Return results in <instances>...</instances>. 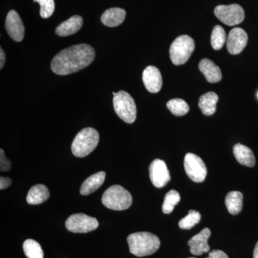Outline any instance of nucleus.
<instances>
[{"label": "nucleus", "mask_w": 258, "mask_h": 258, "mask_svg": "<svg viewBox=\"0 0 258 258\" xmlns=\"http://www.w3.org/2000/svg\"><path fill=\"white\" fill-rule=\"evenodd\" d=\"M96 52L88 44H79L61 50L52 59V72L60 76L74 74L86 69L94 60Z\"/></svg>", "instance_id": "nucleus-1"}, {"label": "nucleus", "mask_w": 258, "mask_h": 258, "mask_svg": "<svg viewBox=\"0 0 258 258\" xmlns=\"http://www.w3.org/2000/svg\"><path fill=\"white\" fill-rule=\"evenodd\" d=\"M127 241L131 253L137 257H144L155 253L161 244L160 240L157 235L148 232L131 234Z\"/></svg>", "instance_id": "nucleus-2"}, {"label": "nucleus", "mask_w": 258, "mask_h": 258, "mask_svg": "<svg viewBox=\"0 0 258 258\" xmlns=\"http://www.w3.org/2000/svg\"><path fill=\"white\" fill-rule=\"evenodd\" d=\"M99 142V134L96 129L86 128L75 137L71 150L76 157L82 158L89 155Z\"/></svg>", "instance_id": "nucleus-3"}, {"label": "nucleus", "mask_w": 258, "mask_h": 258, "mask_svg": "<svg viewBox=\"0 0 258 258\" xmlns=\"http://www.w3.org/2000/svg\"><path fill=\"white\" fill-rule=\"evenodd\" d=\"M102 203L107 208L115 211L127 210L132 206V195L123 186L113 185L103 193Z\"/></svg>", "instance_id": "nucleus-4"}, {"label": "nucleus", "mask_w": 258, "mask_h": 258, "mask_svg": "<svg viewBox=\"0 0 258 258\" xmlns=\"http://www.w3.org/2000/svg\"><path fill=\"white\" fill-rule=\"evenodd\" d=\"M113 107L120 119L127 123H132L137 118V106L134 98L124 91L116 93L113 96Z\"/></svg>", "instance_id": "nucleus-5"}, {"label": "nucleus", "mask_w": 258, "mask_h": 258, "mask_svg": "<svg viewBox=\"0 0 258 258\" xmlns=\"http://www.w3.org/2000/svg\"><path fill=\"white\" fill-rule=\"evenodd\" d=\"M195 41L191 37L184 35L178 37L172 42L169 50L171 62L176 66L187 62L195 50Z\"/></svg>", "instance_id": "nucleus-6"}, {"label": "nucleus", "mask_w": 258, "mask_h": 258, "mask_svg": "<svg viewBox=\"0 0 258 258\" xmlns=\"http://www.w3.org/2000/svg\"><path fill=\"white\" fill-rule=\"evenodd\" d=\"M185 171L189 179L196 183L205 181L208 174V169L205 162L199 156L192 153H188L184 157Z\"/></svg>", "instance_id": "nucleus-7"}, {"label": "nucleus", "mask_w": 258, "mask_h": 258, "mask_svg": "<svg viewBox=\"0 0 258 258\" xmlns=\"http://www.w3.org/2000/svg\"><path fill=\"white\" fill-rule=\"evenodd\" d=\"M98 220L95 217L85 214H74L70 216L66 222V227L74 233H87L98 228Z\"/></svg>", "instance_id": "nucleus-8"}, {"label": "nucleus", "mask_w": 258, "mask_h": 258, "mask_svg": "<svg viewBox=\"0 0 258 258\" xmlns=\"http://www.w3.org/2000/svg\"><path fill=\"white\" fill-rule=\"evenodd\" d=\"M215 16L228 26H235L243 21L244 12L240 5H219L215 9Z\"/></svg>", "instance_id": "nucleus-9"}, {"label": "nucleus", "mask_w": 258, "mask_h": 258, "mask_svg": "<svg viewBox=\"0 0 258 258\" xmlns=\"http://www.w3.org/2000/svg\"><path fill=\"white\" fill-rule=\"evenodd\" d=\"M149 176L152 184L157 188H162L171 180L170 173L164 161L154 159L149 166Z\"/></svg>", "instance_id": "nucleus-10"}, {"label": "nucleus", "mask_w": 258, "mask_h": 258, "mask_svg": "<svg viewBox=\"0 0 258 258\" xmlns=\"http://www.w3.org/2000/svg\"><path fill=\"white\" fill-rule=\"evenodd\" d=\"M247 34L243 29L235 28L229 33L227 40V49L232 55H237L244 50L247 43Z\"/></svg>", "instance_id": "nucleus-11"}, {"label": "nucleus", "mask_w": 258, "mask_h": 258, "mask_svg": "<svg viewBox=\"0 0 258 258\" xmlns=\"http://www.w3.org/2000/svg\"><path fill=\"white\" fill-rule=\"evenodd\" d=\"M5 28L8 35L16 42H21L25 36V27L20 15L15 10H11L7 16Z\"/></svg>", "instance_id": "nucleus-12"}, {"label": "nucleus", "mask_w": 258, "mask_h": 258, "mask_svg": "<svg viewBox=\"0 0 258 258\" xmlns=\"http://www.w3.org/2000/svg\"><path fill=\"white\" fill-rule=\"evenodd\" d=\"M211 235V231L206 227L204 228L198 235L194 236L188 242L190 247V252L194 255H202L210 251L208 239Z\"/></svg>", "instance_id": "nucleus-13"}, {"label": "nucleus", "mask_w": 258, "mask_h": 258, "mask_svg": "<svg viewBox=\"0 0 258 258\" xmlns=\"http://www.w3.org/2000/svg\"><path fill=\"white\" fill-rule=\"evenodd\" d=\"M142 80L145 88L149 92H159L162 87V77L159 70L154 66H148L144 70Z\"/></svg>", "instance_id": "nucleus-14"}, {"label": "nucleus", "mask_w": 258, "mask_h": 258, "mask_svg": "<svg viewBox=\"0 0 258 258\" xmlns=\"http://www.w3.org/2000/svg\"><path fill=\"white\" fill-rule=\"evenodd\" d=\"M83 23V18L79 15H74L69 20L59 25L55 30L56 35L60 37H67L74 35L79 31Z\"/></svg>", "instance_id": "nucleus-15"}, {"label": "nucleus", "mask_w": 258, "mask_h": 258, "mask_svg": "<svg viewBox=\"0 0 258 258\" xmlns=\"http://www.w3.org/2000/svg\"><path fill=\"white\" fill-rule=\"evenodd\" d=\"M199 69L211 83L220 82L222 79L221 70L210 59L205 58L200 61Z\"/></svg>", "instance_id": "nucleus-16"}, {"label": "nucleus", "mask_w": 258, "mask_h": 258, "mask_svg": "<svg viewBox=\"0 0 258 258\" xmlns=\"http://www.w3.org/2000/svg\"><path fill=\"white\" fill-rule=\"evenodd\" d=\"M125 11L121 8H113L106 10L101 16L103 25L109 28H114L123 23L125 18Z\"/></svg>", "instance_id": "nucleus-17"}, {"label": "nucleus", "mask_w": 258, "mask_h": 258, "mask_svg": "<svg viewBox=\"0 0 258 258\" xmlns=\"http://www.w3.org/2000/svg\"><path fill=\"white\" fill-rule=\"evenodd\" d=\"M106 179V173L104 171H99L93 174L85 180L81 185L80 193L81 195L87 196L96 191L98 188L101 187Z\"/></svg>", "instance_id": "nucleus-18"}, {"label": "nucleus", "mask_w": 258, "mask_h": 258, "mask_svg": "<svg viewBox=\"0 0 258 258\" xmlns=\"http://www.w3.org/2000/svg\"><path fill=\"white\" fill-rule=\"evenodd\" d=\"M234 155L242 165L253 167L255 165V158L249 148L241 144H237L233 147Z\"/></svg>", "instance_id": "nucleus-19"}, {"label": "nucleus", "mask_w": 258, "mask_h": 258, "mask_svg": "<svg viewBox=\"0 0 258 258\" xmlns=\"http://www.w3.org/2000/svg\"><path fill=\"white\" fill-rule=\"evenodd\" d=\"M50 198V192L46 186L37 184L30 189L27 197V202L32 205H40L46 202Z\"/></svg>", "instance_id": "nucleus-20"}, {"label": "nucleus", "mask_w": 258, "mask_h": 258, "mask_svg": "<svg viewBox=\"0 0 258 258\" xmlns=\"http://www.w3.org/2000/svg\"><path fill=\"white\" fill-rule=\"evenodd\" d=\"M218 99V96L214 92H208L200 97L198 106L204 115H212L216 112Z\"/></svg>", "instance_id": "nucleus-21"}, {"label": "nucleus", "mask_w": 258, "mask_h": 258, "mask_svg": "<svg viewBox=\"0 0 258 258\" xmlns=\"http://www.w3.org/2000/svg\"><path fill=\"white\" fill-rule=\"evenodd\" d=\"M225 205L231 215H238L242 210L243 195L240 191H230L226 196Z\"/></svg>", "instance_id": "nucleus-22"}, {"label": "nucleus", "mask_w": 258, "mask_h": 258, "mask_svg": "<svg viewBox=\"0 0 258 258\" xmlns=\"http://www.w3.org/2000/svg\"><path fill=\"white\" fill-rule=\"evenodd\" d=\"M166 107L172 113V114L176 115V116H183L189 111V105L181 98H174V99L170 100L166 103Z\"/></svg>", "instance_id": "nucleus-23"}, {"label": "nucleus", "mask_w": 258, "mask_h": 258, "mask_svg": "<svg viewBox=\"0 0 258 258\" xmlns=\"http://www.w3.org/2000/svg\"><path fill=\"white\" fill-rule=\"evenodd\" d=\"M23 250L28 258H43L41 246L37 241L29 239L23 243Z\"/></svg>", "instance_id": "nucleus-24"}, {"label": "nucleus", "mask_w": 258, "mask_h": 258, "mask_svg": "<svg viewBox=\"0 0 258 258\" xmlns=\"http://www.w3.org/2000/svg\"><path fill=\"white\" fill-rule=\"evenodd\" d=\"M180 200H181V198H180L179 194L176 190L172 189L166 193L162 205L163 212L166 215L171 214L176 205L179 203Z\"/></svg>", "instance_id": "nucleus-25"}, {"label": "nucleus", "mask_w": 258, "mask_h": 258, "mask_svg": "<svg viewBox=\"0 0 258 258\" xmlns=\"http://www.w3.org/2000/svg\"><path fill=\"white\" fill-rule=\"evenodd\" d=\"M227 36L223 28L220 25H216L213 28L211 35V45L212 48L215 50H220L225 45Z\"/></svg>", "instance_id": "nucleus-26"}, {"label": "nucleus", "mask_w": 258, "mask_h": 258, "mask_svg": "<svg viewBox=\"0 0 258 258\" xmlns=\"http://www.w3.org/2000/svg\"><path fill=\"white\" fill-rule=\"evenodd\" d=\"M201 220L200 212L190 210L188 215L179 222V227L182 230H190L194 226L198 224Z\"/></svg>", "instance_id": "nucleus-27"}, {"label": "nucleus", "mask_w": 258, "mask_h": 258, "mask_svg": "<svg viewBox=\"0 0 258 258\" xmlns=\"http://www.w3.org/2000/svg\"><path fill=\"white\" fill-rule=\"evenodd\" d=\"M39 3L40 5V16L42 18H50L55 11V2L54 0H34V3Z\"/></svg>", "instance_id": "nucleus-28"}, {"label": "nucleus", "mask_w": 258, "mask_h": 258, "mask_svg": "<svg viewBox=\"0 0 258 258\" xmlns=\"http://www.w3.org/2000/svg\"><path fill=\"white\" fill-rule=\"evenodd\" d=\"M11 169V162L5 157L3 149L0 150V171H8Z\"/></svg>", "instance_id": "nucleus-29"}, {"label": "nucleus", "mask_w": 258, "mask_h": 258, "mask_svg": "<svg viewBox=\"0 0 258 258\" xmlns=\"http://www.w3.org/2000/svg\"><path fill=\"white\" fill-rule=\"evenodd\" d=\"M207 258H229L227 254L220 249H214L209 253Z\"/></svg>", "instance_id": "nucleus-30"}, {"label": "nucleus", "mask_w": 258, "mask_h": 258, "mask_svg": "<svg viewBox=\"0 0 258 258\" xmlns=\"http://www.w3.org/2000/svg\"><path fill=\"white\" fill-rule=\"evenodd\" d=\"M12 184V180L8 177H0V189H5L9 187Z\"/></svg>", "instance_id": "nucleus-31"}, {"label": "nucleus", "mask_w": 258, "mask_h": 258, "mask_svg": "<svg viewBox=\"0 0 258 258\" xmlns=\"http://www.w3.org/2000/svg\"><path fill=\"white\" fill-rule=\"evenodd\" d=\"M0 68L1 69H3V66H4L5 60H6V55H5V53L4 50H3V48L0 49Z\"/></svg>", "instance_id": "nucleus-32"}, {"label": "nucleus", "mask_w": 258, "mask_h": 258, "mask_svg": "<svg viewBox=\"0 0 258 258\" xmlns=\"http://www.w3.org/2000/svg\"><path fill=\"white\" fill-rule=\"evenodd\" d=\"M253 258H258V241L257 244H256L255 247H254Z\"/></svg>", "instance_id": "nucleus-33"}, {"label": "nucleus", "mask_w": 258, "mask_h": 258, "mask_svg": "<svg viewBox=\"0 0 258 258\" xmlns=\"http://www.w3.org/2000/svg\"><path fill=\"white\" fill-rule=\"evenodd\" d=\"M115 94H116V93H115V92H113V96H115Z\"/></svg>", "instance_id": "nucleus-34"}, {"label": "nucleus", "mask_w": 258, "mask_h": 258, "mask_svg": "<svg viewBox=\"0 0 258 258\" xmlns=\"http://www.w3.org/2000/svg\"><path fill=\"white\" fill-rule=\"evenodd\" d=\"M189 258H195V257H189Z\"/></svg>", "instance_id": "nucleus-35"}, {"label": "nucleus", "mask_w": 258, "mask_h": 258, "mask_svg": "<svg viewBox=\"0 0 258 258\" xmlns=\"http://www.w3.org/2000/svg\"><path fill=\"white\" fill-rule=\"evenodd\" d=\"M257 97H258V93H257Z\"/></svg>", "instance_id": "nucleus-36"}]
</instances>
